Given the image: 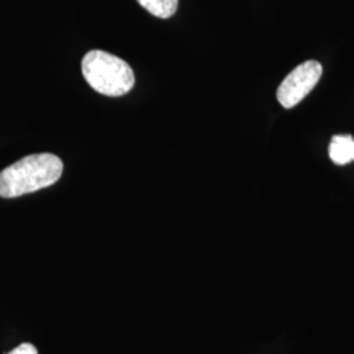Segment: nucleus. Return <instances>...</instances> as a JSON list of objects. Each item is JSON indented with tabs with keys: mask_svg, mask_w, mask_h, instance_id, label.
Masks as SVG:
<instances>
[{
	"mask_svg": "<svg viewBox=\"0 0 354 354\" xmlns=\"http://www.w3.org/2000/svg\"><path fill=\"white\" fill-rule=\"evenodd\" d=\"M329 158L337 165L354 160V140L352 136H335L329 143Z\"/></svg>",
	"mask_w": 354,
	"mask_h": 354,
	"instance_id": "20e7f679",
	"label": "nucleus"
},
{
	"mask_svg": "<svg viewBox=\"0 0 354 354\" xmlns=\"http://www.w3.org/2000/svg\"><path fill=\"white\" fill-rule=\"evenodd\" d=\"M64 174L62 160L49 152L26 156L0 172V197L16 198L55 184Z\"/></svg>",
	"mask_w": 354,
	"mask_h": 354,
	"instance_id": "f257e3e1",
	"label": "nucleus"
},
{
	"mask_svg": "<svg viewBox=\"0 0 354 354\" xmlns=\"http://www.w3.org/2000/svg\"><path fill=\"white\" fill-rule=\"evenodd\" d=\"M7 354H38L37 348L30 342H23Z\"/></svg>",
	"mask_w": 354,
	"mask_h": 354,
	"instance_id": "423d86ee",
	"label": "nucleus"
},
{
	"mask_svg": "<svg viewBox=\"0 0 354 354\" xmlns=\"http://www.w3.org/2000/svg\"><path fill=\"white\" fill-rule=\"evenodd\" d=\"M322 74L323 67L317 61H307L295 67L279 84L277 89V100L279 104L286 109L298 105L315 88Z\"/></svg>",
	"mask_w": 354,
	"mask_h": 354,
	"instance_id": "7ed1b4c3",
	"label": "nucleus"
},
{
	"mask_svg": "<svg viewBox=\"0 0 354 354\" xmlns=\"http://www.w3.org/2000/svg\"><path fill=\"white\" fill-rule=\"evenodd\" d=\"M140 6L159 19H169L177 11L178 0H137Z\"/></svg>",
	"mask_w": 354,
	"mask_h": 354,
	"instance_id": "39448f33",
	"label": "nucleus"
},
{
	"mask_svg": "<svg viewBox=\"0 0 354 354\" xmlns=\"http://www.w3.org/2000/svg\"><path fill=\"white\" fill-rule=\"evenodd\" d=\"M82 73L92 88L111 97L127 95L136 83L130 64L106 51H88L82 61Z\"/></svg>",
	"mask_w": 354,
	"mask_h": 354,
	"instance_id": "f03ea898",
	"label": "nucleus"
}]
</instances>
